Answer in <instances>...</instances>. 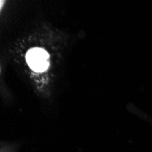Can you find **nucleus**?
Wrapping results in <instances>:
<instances>
[{"mask_svg": "<svg viewBox=\"0 0 152 152\" xmlns=\"http://www.w3.org/2000/svg\"><path fill=\"white\" fill-rule=\"evenodd\" d=\"M48 58V54L41 48H32L26 55L27 64L37 72H42L47 69L49 65Z\"/></svg>", "mask_w": 152, "mask_h": 152, "instance_id": "nucleus-1", "label": "nucleus"}]
</instances>
